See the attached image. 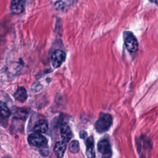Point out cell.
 <instances>
[{
  "label": "cell",
  "mask_w": 158,
  "mask_h": 158,
  "mask_svg": "<svg viewBox=\"0 0 158 158\" xmlns=\"http://www.w3.org/2000/svg\"><path fill=\"white\" fill-rule=\"evenodd\" d=\"M112 123V117L109 114H102L95 123V129L98 133H104L108 130Z\"/></svg>",
  "instance_id": "cell-1"
},
{
  "label": "cell",
  "mask_w": 158,
  "mask_h": 158,
  "mask_svg": "<svg viewBox=\"0 0 158 158\" xmlns=\"http://www.w3.org/2000/svg\"><path fill=\"white\" fill-rule=\"evenodd\" d=\"M28 142L30 146L39 148L40 150L43 148L48 147L46 138L41 133L35 132L34 133L30 134L28 136Z\"/></svg>",
  "instance_id": "cell-2"
},
{
  "label": "cell",
  "mask_w": 158,
  "mask_h": 158,
  "mask_svg": "<svg viewBox=\"0 0 158 158\" xmlns=\"http://www.w3.org/2000/svg\"><path fill=\"white\" fill-rule=\"evenodd\" d=\"M98 151L101 155V158H111L112 149L108 139H102L98 144Z\"/></svg>",
  "instance_id": "cell-3"
},
{
  "label": "cell",
  "mask_w": 158,
  "mask_h": 158,
  "mask_svg": "<svg viewBox=\"0 0 158 158\" xmlns=\"http://www.w3.org/2000/svg\"><path fill=\"white\" fill-rule=\"evenodd\" d=\"M65 58V52L61 49H57L51 56V64L54 68H58L63 64Z\"/></svg>",
  "instance_id": "cell-4"
},
{
  "label": "cell",
  "mask_w": 158,
  "mask_h": 158,
  "mask_svg": "<svg viewBox=\"0 0 158 158\" xmlns=\"http://www.w3.org/2000/svg\"><path fill=\"white\" fill-rule=\"evenodd\" d=\"M125 45L126 48L130 52H135L138 49V43L135 36L130 33L125 40Z\"/></svg>",
  "instance_id": "cell-5"
},
{
  "label": "cell",
  "mask_w": 158,
  "mask_h": 158,
  "mask_svg": "<svg viewBox=\"0 0 158 158\" xmlns=\"http://www.w3.org/2000/svg\"><path fill=\"white\" fill-rule=\"evenodd\" d=\"M25 5V0H12L10 9L12 14H19L23 12Z\"/></svg>",
  "instance_id": "cell-6"
},
{
  "label": "cell",
  "mask_w": 158,
  "mask_h": 158,
  "mask_svg": "<svg viewBox=\"0 0 158 158\" xmlns=\"http://www.w3.org/2000/svg\"><path fill=\"white\" fill-rule=\"evenodd\" d=\"M94 141L93 136H89L86 139V154L88 158H94L95 152H94Z\"/></svg>",
  "instance_id": "cell-7"
},
{
  "label": "cell",
  "mask_w": 158,
  "mask_h": 158,
  "mask_svg": "<svg viewBox=\"0 0 158 158\" xmlns=\"http://www.w3.org/2000/svg\"><path fill=\"white\" fill-rule=\"evenodd\" d=\"M60 135L62 138V141L65 143L69 142L72 137V133L67 123H64L60 127Z\"/></svg>",
  "instance_id": "cell-8"
},
{
  "label": "cell",
  "mask_w": 158,
  "mask_h": 158,
  "mask_svg": "<svg viewBox=\"0 0 158 158\" xmlns=\"http://www.w3.org/2000/svg\"><path fill=\"white\" fill-rule=\"evenodd\" d=\"M48 128V123L46 120L41 119L38 120L33 127V131L38 133H45Z\"/></svg>",
  "instance_id": "cell-9"
},
{
  "label": "cell",
  "mask_w": 158,
  "mask_h": 158,
  "mask_svg": "<svg viewBox=\"0 0 158 158\" xmlns=\"http://www.w3.org/2000/svg\"><path fill=\"white\" fill-rule=\"evenodd\" d=\"M66 149V143L63 141H58L54 147V151L59 158H62Z\"/></svg>",
  "instance_id": "cell-10"
},
{
  "label": "cell",
  "mask_w": 158,
  "mask_h": 158,
  "mask_svg": "<svg viewBox=\"0 0 158 158\" xmlns=\"http://www.w3.org/2000/svg\"><path fill=\"white\" fill-rule=\"evenodd\" d=\"M14 96L17 101L20 102H24L27 100L28 95L25 88L22 86H20L17 88Z\"/></svg>",
  "instance_id": "cell-11"
},
{
  "label": "cell",
  "mask_w": 158,
  "mask_h": 158,
  "mask_svg": "<svg viewBox=\"0 0 158 158\" xmlns=\"http://www.w3.org/2000/svg\"><path fill=\"white\" fill-rule=\"evenodd\" d=\"M10 115V111L8 107L7 106L6 104L0 101V117L2 118H7Z\"/></svg>",
  "instance_id": "cell-12"
},
{
  "label": "cell",
  "mask_w": 158,
  "mask_h": 158,
  "mask_svg": "<svg viewBox=\"0 0 158 158\" xmlns=\"http://www.w3.org/2000/svg\"><path fill=\"white\" fill-rule=\"evenodd\" d=\"M70 2L69 0H58L56 4V8L60 10H66L69 7Z\"/></svg>",
  "instance_id": "cell-13"
},
{
  "label": "cell",
  "mask_w": 158,
  "mask_h": 158,
  "mask_svg": "<svg viewBox=\"0 0 158 158\" xmlns=\"http://www.w3.org/2000/svg\"><path fill=\"white\" fill-rule=\"evenodd\" d=\"M69 151L73 154H76L80 150L79 142L77 140L72 141V142L69 144Z\"/></svg>",
  "instance_id": "cell-14"
},
{
  "label": "cell",
  "mask_w": 158,
  "mask_h": 158,
  "mask_svg": "<svg viewBox=\"0 0 158 158\" xmlns=\"http://www.w3.org/2000/svg\"><path fill=\"white\" fill-rule=\"evenodd\" d=\"M86 135L87 134H86V133L85 131H81L80 133V137L83 138V139H84L86 136Z\"/></svg>",
  "instance_id": "cell-15"
},
{
  "label": "cell",
  "mask_w": 158,
  "mask_h": 158,
  "mask_svg": "<svg viewBox=\"0 0 158 158\" xmlns=\"http://www.w3.org/2000/svg\"><path fill=\"white\" fill-rule=\"evenodd\" d=\"M155 1L156 2V3L158 4V0H155Z\"/></svg>",
  "instance_id": "cell-16"
}]
</instances>
